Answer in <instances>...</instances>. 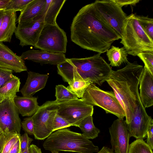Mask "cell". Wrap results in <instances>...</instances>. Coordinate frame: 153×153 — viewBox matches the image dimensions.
Here are the masks:
<instances>
[{
    "mask_svg": "<svg viewBox=\"0 0 153 153\" xmlns=\"http://www.w3.org/2000/svg\"><path fill=\"white\" fill-rule=\"evenodd\" d=\"M128 153H153V152L143 139H139L129 145Z\"/></svg>",
    "mask_w": 153,
    "mask_h": 153,
    "instance_id": "obj_28",
    "label": "cell"
},
{
    "mask_svg": "<svg viewBox=\"0 0 153 153\" xmlns=\"http://www.w3.org/2000/svg\"><path fill=\"white\" fill-rule=\"evenodd\" d=\"M21 137L20 134L2 132L0 135V153H9Z\"/></svg>",
    "mask_w": 153,
    "mask_h": 153,
    "instance_id": "obj_25",
    "label": "cell"
},
{
    "mask_svg": "<svg viewBox=\"0 0 153 153\" xmlns=\"http://www.w3.org/2000/svg\"><path fill=\"white\" fill-rule=\"evenodd\" d=\"M30 153H42L41 149L34 144L30 145L29 148Z\"/></svg>",
    "mask_w": 153,
    "mask_h": 153,
    "instance_id": "obj_40",
    "label": "cell"
},
{
    "mask_svg": "<svg viewBox=\"0 0 153 153\" xmlns=\"http://www.w3.org/2000/svg\"><path fill=\"white\" fill-rule=\"evenodd\" d=\"M51 152L52 153H59V152L56 151H52Z\"/></svg>",
    "mask_w": 153,
    "mask_h": 153,
    "instance_id": "obj_45",
    "label": "cell"
},
{
    "mask_svg": "<svg viewBox=\"0 0 153 153\" xmlns=\"http://www.w3.org/2000/svg\"><path fill=\"white\" fill-rule=\"evenodd\" d=\"M15 97L0 100V128L3 132L20 134L21 121L14 102Z\"/></svg>",
    "mask_w": 153,
    "mask_h": 153,
    "instance_id": "obj_11",
    "label": "cell"
},
{
    "mask_svg": "<svg viewBox=\"0 0 153 153\" xmlns=\"http://www.w3.org/2000/svg\"><path fill=\"white\" fill-rule=\"evenodd\" d=\"M23 60H28L41 64L58 65L66 59L64 54H57L43 50H30L23 52L20 56Z\"/></svg>",
    "mask_w": 153,
    "mask_h": 153,
    "instance_id": "obj_16",
    "label": "cell"
},
{
    "mask_svg": "<svg viewBox=\"0 0 153 153\" xmlns=\"http://www.w3.org/2000/svg\"><path fill=\"white\" fill-rule=\"evenodd\" d=\"M66 0H46L45 6L40 15L44 18L45 24H57L56 19Z\"/></svg>",
    "mask_w": 153,
    "mask_h": 153,
    "instance_id": "obj_22",
    "label": "cell"
},
{
    "mask_svg": "<svg viewBox=\"0 0 153 153\" xmlns=\"http://www.w3.org/2000/svg\"><path fill=\"white\" fill-rule=\"evenodd\" d=\"M97 153H114L113 150L105 146H103Z\"/></svg>",
    "mask_w": 153,
    "mask_h": 153,
    "instance_id": "obj_41",
    "label": "cell"
},
{
    "mask_svg": "<svg viewBox=\"0 0 153 153\" xmlns=\"http://www.w3.org/2000/svg\"><path fill=\"white\" fill-rule=\"evenodd\" d=\"M112 1L122 7L128 5H135L139 3L140 0H112Z\"/></svg>",
    "mask_w": 153,
    "mask_h": 153,
    "instance_id": "obj_38",
    "label": "cell"
},
{
    "mask_svg": "<svg viewBox=\"0 0 153 153\" xmlns=\"http://www.w3.org/2000/svg\"><path fill=\"white\" fill-rule=\"evenodd\" d=\"M48 76L47 74L28 71L25 83L20 91L23 96L32 97L36 93L44 88Z\"/></svg>",
    "mask_w": 153,
    "mask_h": 153,
    "instance_id": "obj_18",
    "label": "cell"
},
{
    "mask_svg": "<svg viewBox=\"0 0 153 153\" xmlns=\"http://www.w3.org/2000/svg\"><path fill=\"white\" fill-rule=\"evenodd\" d=\"M33 139L29 137L27 134L25 132L21 137L20 153H22L29 149Z\"/></svg>",
    "mask_w": 153,
    "mask_h": 153,
    "instance_id": "obj_36",
    "label": "cell"
},
{
    "mask_svg": "<svg viewBox=\"0 0 153 153\" xmlns=\"http://www.w3.org/2000/svg\"><path fill=\"white\" fill-rule=\"evenodd\" d=\"M98 53L81 58H67L57 65L58 74L68 83L74 79H88L99 85L109 77L112 70L110 65Z\"/></svg>",
    "mask_w": 153,
    "mask_h": 153,
    "instance_id": "obj_3",
    "label": "cell"
},
{
    "mask_svg": "<svg viewBox=\"0 0 153 153\" xmlns=\"http://www.w3.org/2000/svg\"><path fill=\"white\" fill-rule=\"evenodd\" d=\"M55 96L56 101L79 99L75 94L67 87L62 85L56 86Z\"/></svg>",
    "mask_w": 153,
    "mask_h": 153,
    "instance_id": "obj_29",
    "label": "cell"
},
{
    "mask_svg": "<svg viewBox=\"0 0 153 153\" xmlns=\"http://www.w3.org/2000/svg\"><path fill=\"white\" fill-rule=\"evenodd\" d=\"M67 43L66 33L57 24H45L34 47L52 53L64 54Z\"/></svg>",
    "mask_w": 153,
    "mask_h": 153,
    "instance_id": "obj_7",
    "label": "cell"
},
{
    "mask_svg": "<svg viewBox=\"0 0 153 153\" xmlns=\"http://www.w3.org/2000/svg\"><path fill=\"white\" fill-rule=\"evenodd\" d=\"M21 82L20 79L14 76L12 78L0 88V100L11 96L15 97L19 91Z\"/></svg>",
    "mask_w": 153,
    "mask_h": 153,
    "instance_id": "obj_26",
    "label": "cell"
},
{
    "mask_svg": "<svg viewBox=\"0 0 153 153\" xmlns=\"http://www.w3.org/2000/svg\"><path fill=\"white\" fill-rule=\"evenodd\" d=\"M72 42L81 48L100 54L107 51L120 37L102 18L94 2L79 10L71 27Z\"/></svg>",
    "mask_w": 153,
    "mask_h": 153,
    "instance_id": "obj_1",
    "label": "cell"
},
{
    "mask_svg": "<svg viewBox=\"0 0 153 153\" xmlns=\"http://www.w3.org/2000/svg\"><path fill=\"white\" fill-rule=\"evenodd\" d=\"M2 131H0V135L1 134V133H2Z\"/></svg>",
    "mask_w": 153,
    "mask_h": 153,
    "instance_id": "obj_46",
    "label": "cell"
},
{
    "mask_svg": "<svg viewBox=\"0 0 153 153\" xmlns=\"http://www.w3.org/2000/svg\"><path fill=\"white\" fill-rule=\"evenodd\" d=\"M143 61L146 67L153 75V51H145L137 55Z\"/></svg>",
    "mask_w": 153,
    "mask_h": 153,
    "instance_id": "obj_31",
    "label": "cell"
},
{
    "mask_svg": "<svg viewBox=\"0 0 153 153\" xmlns=\"http://www.w3.org/2000/svg\"><path fill=\"white\" fill-rule=\"evenodd\" d=\"M57 102L47 101L39 108L32 117L34 136L36 140H43L53 132V124L58 109Z\"/></svg>",
    "mask_w": 153,
    "mask_h": 153,
    "instance_id": "obj_8",
    "label": "cell"
},
{
    "mask_svg": "<svg viewBox=\"0 0 153 153\" xmlns=\"http://www.w3.org/2000/svg\"><path fill=\"white\" fill-rule=\"evenodd\" d=\"M44 149L51 152L70 151L79 153L98 152L99 148L82 134L67 128L52 133L44 141Z\"/></svg>",
    "mask_w": 153,
    "mask_h": 153,
    "instance_id": "obj_4",
    "label": "cell"
},
{
    "mask_svg": "<svg viewBox=\"0 0 153 153\" xmlns=\"http://www.w3.org/2000/svg\"><path fill=\"white\" fill-rule=\"evenodd\" d=\"M19 153H30V152H29V149H27L25 151H24V152H22Z\"/></svg>",
    "mask_w": 153,
    "mask_h": 153,
    "instance_id": "obj_44",
    "label": "cell"
},
{
    "mask_svg": "<svg viewBox=\"0 0 153 153\" xmlns=\"http://www.w3.org/2000/svg\"><path fill=\"white\" fill-rule=\"evenodd\" d=\"M46 0H33L22 10L18 19V24L30 22L40 15L43 10Z\"/></svg>",
    "mask_w": 153,
    "mask_h": 153,
    "instance_id": "obj_20",
    "label": "cell"
},
{
    "mask_svg": "<svg viewBox=\"0 0 153 153\" xmlns=\"http://www.w3.org/2000/svg\"><path fill=\"white\" fill-rule=\"evenodd\" d=\"M71 126V125L67 120L56 114L53 122V132Z\"/></svg>",
    "mask_w": 153,
    "mask_h": 153,
    "instance_id": "obj_33",
    "label": "cell"
},
{
    "mask_svg": "<svg viewBox=\"0 0 153 153\" xmlns=\"http://www.w3.org/2000/svg\"><path fill=\"white\" fill-rule=\"evenodd\" d=\"M94 3L102 18L121 39L123 28L127 17L122 7L112 0H96Z\"/></svg>",
    "mask_w": 153,
    "mask_h": 153,
    "instance_id": "obj_10",
    "label": "cell"
},
{
    "mask_svg": "<svg viewBox=\"0 0 153 153\" xmlns=\"http://www.w3.org/2000/svg\"><path fill=\"white\" fill-rule=\"evenodd\" d=\"M37 98L33 97H20L16 95L14 99V103L19 114L23 117L33 115L39 107Z\"/></svg>",
    "mask_w": 153,
    "mask_h": 153,
    "instance_id": "obj_21",
    "label": "cell"
},
{
    "mask_svg": "<svg viewBox=\"0 0 153 153\" xmlns=\"http://www.w3.org/2000/svg\"><path fill=\"white\" fill-rule=\"evenodd\" d=\"M137 16L143 30L153 40V19L147 16L137 15Z\"/></svg>",
    "mask_w": 153,
    "mask_h": 153,
    "instance_id": "obj_30",
    "label": "cell"
},
{
    "mask_svg": "<svg viewBox=\"0 0 153 153\" xmlns=\"http://www.w3.org/2000/svg\"><path fill=\"white\" fill-rule=\"evenodd\" d=\"M16 12L5 10L0 29V42H10L16 29Z\"/></svg>",
    "mask_w": 153,
    "mask_h": 153,
    "instance_id": "obj_19",
    "label": "cell"
},
{
    "mask_svg": "<svg viewBox=\"0 0 153 153\" xmlns=\"http://www.w3.org/2000/svg\"><path fill=\"white\" fill-rule=\"evenodd\" d=\"M0 67L16 73L27 71L25 61L0 42Z\"/></svg>",
    "mask_w": 153,
    "mask_h": 153,
    "instance_id": "obj_15",
    "label": "cell"
},
{
    "mask_svg": "<svg viewBox=\"0 0 153 153\" xmlns=\"http://www.w3.org/2000/svg\"><path fill=\"white\" fill-rule=\"evenodd\" d=\"M123 68L112 71L106 81L113 91L125 113L126 124L131 120L140 98L138 86L143 68L137 61H128Z\"/></svg>",
    "mask_w": 153,
    "mask_h": 153,
    "instance_id": "obj_2",
    "label": "cell"
},
{
    "mask_svg": "<svg viewBox=\"0 0 153 153\" xmlns=\"http://www.w3.org/2000/svg\"><path fill=\"white\" fill-rule=\"evenodd\" d=\"M153 121L152 117L146 113L139 98L131 120L129 123L126 124L130 137H134L136 139L146 137L149 126Z\"/></svg>",
    "mask_w": 153,
    "mask_h": 153,
    "instance_id": "obj_13",
    "label": "cell"
},
{
    "mask_svg": "<svg viewBox=\"0 0 153 153\" xmlns=\"http://www.w3.org/2000/svg\"><path fill=\"white\" fill-rule=\"evenodd\" d=\"M147 142L146 143L152 150L153 149V121L149 128L147 133Z\"/></svg>",
    "mask_w": 153,
    "mask_h": 153,
    "instance_id": "obj_37",
    "label": "cell"
},
{
    "mask_svg": "<svg viewBox=\"0 0 153 153\" xmlns=\"http://www.w3.org/2000/svg\"><path fill=\"white\" fill-rule=\"evenodd\" d=\"M5 13V10H0V29L1 27L2 23L3 20L4 16Z\"/></svg>",
    "mask_w": 153,
    "mask_h": 153,
    "instance_id": "obj_43",
    "label": "cell"
},
{
    "mask_svg": "<svg viewBox=\"0 0 153 153\" xmlns=\"http://www.w3.org/2000/svg\"><path fill=\"white\" fill-rule=\"evenodd\" d=\"M80 99L93 106L101 108L106 113L113 114L118 118L123 119L125 117V112L114 92L103 91L94 83L88 87Z\"/></svg>",
    "mask_w": 153,
    "mask_h": 153,
    "instance_id": "obj_6",
    "label": "cell"
},
{
    "mask_svg": "<svg viewBox=\"0 0 153 153\" xmlns=\"http://www.w3.org/2000/svg\"><path fill=\"white\" fill-rule=\"evenodd\" d=\"M110 143L114 153H128L130 136L126 120L118 118L109 128Z\"/></svg>",
    "mask_w": 153,
    "mask_h": 153,
    "instance_id": "obj_14",
    "label": "cell"
},
{
    "mask_svg": "<svg viewBox=\"0 0 153 153\" xmlns=\"http://www.w3.org/2000/svg\"><path fill=\"white\" fill-rule=\"evenodd\" d=\"M82 132V134L86 138L94 139L98 136L100 131L93 123L92 115L89 116L82 120L78 127Z\"/></svg>",
    "mask_w": 153,
    "mask_h": 153,
    "instance_id": "obj_24",
    "label": "cell"
},
{
    "mask_svg": "<svg viewBox=\"0 0 153 153\" xmlns=\"http://www.w3.org/2000/svg\"><path fill=\"white\" fill-rule=\"evenodd\" d=\"M57 101V114L65 119L71 126L78 127L82 120L93 114V106L80 99Z\"/></svg>",
    "mask_w": 153,
    "mask_h": 153,
    "instance_id": "obj_9",
    "label": "cell"
},
{
    "mask_svg": "<svg viewBox=\"0 0 153 153\" xmlns=\"http://www.w3.org/2000/svg\"><path fill=\"white\" fill-rule=\"evenodd\" d=\"M21 127L27 134L33 135L34 124L32 117H28L24 118L21 122Z\"/></svg>",
    "mask_w": 153,
    "mask_h": 153,
    "instance_id": "obj_35",
    "label": "cell"
},
{
    "mask_svg": "<svg viewBox=\"0 0 153 153\" xmlns=\"http://www.w3.org/2000/svg\"><path fill=\"white\" fill-rule=\"evenodd\" d=\"M0 131H1V129H0Z\"/></svg>",
    "mask_w": 153,
    "mask_h": 153,
    "instance_id": "obj_47",
    "label": "cell"
},
{
    "mask_svg": "<svg viewBox=\"0 0 153 153\" xmlns=\"http://www.w3.org/2000/svg\"><path fill=\"white\" fill-rule=\"evenodd\" d=\"M91 83H93L92 82L88 79H74L68 83L69 85L67 88L78 98H81L86 89Z\"/></svg>",
    "mask_w": 153,
    "mask_h": 153,
    "instance_id": "obj_27",
    "label": "cell"
},
{
    "mask_svg": "<svg viewBox=\"0 0 153 153\" xmlns=\"http://www.w3.org/2000/svg\"><path fill=\"white\" fill-rule=\"evenodd\" d=\"M141 102L147 108L153 105V75L144 66L139 82Z\"/></svg>",
    "mask_w": 153,
    "mask_h": 153,
    "instance_id": "obj_17",
    "label": "cell"
},
{
    "mask_svg": "<svg viewBox=\"0 0 153 153\" xmlns=\"http://www.w3.org/2000/svg\"><path fill=\"white\" fill-rule=\"evenodd\" d=\"M44 24L43 17L39 16L30 22L18 24L14 33L20 41V45L34 46Z\"/></svg>",
    "mask_w": 153,
    "mask_h": 153,
    "instance_id": "obj_12",
    "label": "cell"
},
{
    "mask_svg": "<svg viewBox=\"0 0 153 153\" xmlns=\"http://www.w3.org/2000/svg\"><path fill=\"white\" fill-rule=\"evenodd\" d=\"M12 71L0 67V88L13 77Z\"/></svg>",
    "mask_w": 153,
    "mask_h": 153,
    "instance_id": "obj_34",
    "label": "cell"
},
{
    "mask_svg": "<svg viewBox=\"0 0 153 153\" xmlns=\"http://www.w3.org/2000/svg\"><path fill=\"white\" fill-rule=\"evenodd\" d=\"M10 0H0V10H4Z\"/></svg>",
    "mask_w": 153,
    "mask_h": 153,
    "instance_id": "obj_42",
    "label": "cell"
},
{
    "mask_svg": "<svg viewBox=\"0 0 153 153\" xmlns=\"http://www.w3.org/2000/svg\"><path fill=\"white\" fill-rule=\"evenodd\" d=\"M120 43L127 54L134 56L145 51H153V40L141 27L137 15L131 13L125 22Z\"/></svg>",
    "mask_w": 153,
    "mask_h": 153,
    "instance_id": "obj_5",
    "label": "cell"
},
{
    "mask_svg": "<svg viewBox=\"0 0 153 153\" xmlns=\"http://www.w3.org/2000/svg\"><path fill=\"white\" fill-rule=\"evenodd\" d=\"M106 52L110 62L109 65L111 66L119 67L123 63L128 62L127 53L123 47L120 48L112 45Z\"/></svg>",
    "mask_w": 153,
    "mask_h": 153,
    "instance_id": "obj_23",
    "label": "cell"
},
{
    "mask_svg": "<svg viewBox=\"0 0 153 153\" xmlns=\"http://www.w3.org/2000/svg\"><path fill=\"white\" fill-rule=\"evenodd\" d=\"M33 0H10L5 11H21Z\"/></svg>",
    "mask_w": 153,
    "mask_h": 153,
    "instance_id": "obj_32",
    "label": "cell"
},
{
    "mask_svg": "<svg viewBox=\"0 0 153 153\" xmlns=\"http://www.w3.org/2000/svg\"><path fill=\"white\" fill-rule=\"evenodd\" d=\"M21 139L19 140L14 145L9 153H19Z\"/></svg>",
    "mask_w": 153,
    "mask_h": 153,
    "instance_id": "obj_39",
    "label": "cell"
}]
</instances>
